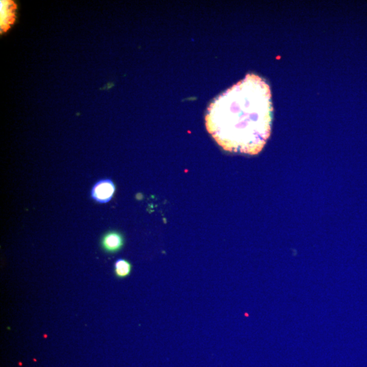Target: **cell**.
I'll list each match as a JSON object with an SVG mask.
<instances>
[{"instance_id": "cell-1", "label": "cell", "mask_w": 367, "mask_h": 367, "mask_svg": "<svg viewBox=\"0 0 367 367\" xmlns=\"http://www.w3.org/2000/svg\"><path fill=\"white\" fill-rule=\"evenodd\" d=\"M273 111L270 86L248 74L210 103L205 127L225 151L257 155L270 137Z\"/></svg>"}, {"instance_id": "cell-2", "label": "cell", "mask_w": 367, "mask_h": 367, "mask_svg": "<svg viewBox=\"0 0 367 367\" xmlns=\"http://www.w3.org/2000/svg\"><path fill=\"white\" fill-rule=\"evenodd\" d=\"M115 190V185L111 180H101L92 186V197L98 203H108L113 197Z\"/></svg>"}, {"instance_id": "cell-3", "label": "cell", "mask_w": 367, "mask_h": 367, "mask_svg": "<svg viewBox=\"0 0 367 367\" xmlns=\"http://www.w3.org/2000/svg\"><path fill=\"white\" fill-rule=\"evenodd\" d=\"M124 246V238L119 232L112 231L105 234L101 240V246L108 253H116Z\"/></svg>"}, {"instance_id": "cell-4", "label": "cell", "mask_w": 367, "mask_h": 367, "mask_svg": "<svg viewBox=\"0 0 367 367\" xmlns=\"http://www.w3.org/2000/svg\"><path fill=\"white\" fill-rule=\"evenodd\" d=\"M1 30L5 31L12 24L14 19V4L12 1L1 0L0 1Z\"/></svg>"}, {"instance_id": "cell-5", "label": "cell", "mask_w": 367, "mask_h": 367, "mask_svg": "<svg viewBox=\"0 0 367 367\" xmlns=\"http://www.w3.org/2000/svg\"><path fill=\"white\" fill-rule=\"evenodd\" d=\"M132 269V265L127 260L118 259L114 265V274L119 278L127 277L130 275Z\"/></svg>"}]
</instances>
